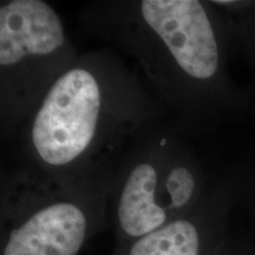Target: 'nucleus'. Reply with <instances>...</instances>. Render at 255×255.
I'll use <instances>...</instances> for the list:
<instances>
[{
  "instance_id": "nucleus-1",
  "label": "nucleus",
  "mask_w": 255,
  "mask_h": 255,
  "mask_svg": "<svg viewBox=\"0 0 255 255\" xmlns=\"http://www.w3.org/2000/svg\"><path fill=\"white\" fill-rule=\"evenodd\" d=\"M101 91L85 69H72L57 79L36 115L32 142L40 158L65 165L81 156L94 138Z\"/></svg>"
},
{
  "instance_id": "nucleus-2",
  "label": "nucleus",
  "mask_w": 255,
  "mask_h": 255,
  "mask_svg": "<svg viewBox=\"0 0 255 255\" xmlns=\"http://www.w3.org/2000/svg\"><path fill=\"white\" fill-rule=\"evenodd\" d=\"M142 15L181 69L203 83H219L222 44L214 21L197 0H144Z\"/></svg>"
},
{
  "instance_id": "nucleus-3",
  "label": "nucleus",
  "mask_w": 255,
  "mask_h": 255,
  "mask_svg": "<svg viewBox=\"0 0 255 255\" xmlns=\"http://www.w3.org/2000/svg\"><path fill=\"white\" fill-rule=\"evenodd\" d=\"M89 220L81 207L56 202L38 209L9 232L2 255H77Z\"/></svg>"
},
{
  "instance_id": "nucleus-4",
  "label": "nucleus",
  "mask_w": 255,
  "mask_h": 255,
  "mask_svg": "<svg viewBox=\"0 0 255 255\" xmlns=\"http://www.w3.org/2000/svg\"><path fill=\"white\" fill-rule=\"evenodd\" d=\"M64 43L62 21L40 0H13L0 7V64L15 65L27 57L53 53Z\"/></svg>"
},
{
  "instance_id": "nucleus-5",
  "label": "nucleus",
  "mask_w": 255,
  "mask_h": 255,
  "mask_svg": "<svg viewBox=\"0 0 255 255\" xmlns=\"http://www.w3.org/2000/svg\"><path fill=\"white\" fill-rule=\"evenodd\" d=\"M228 201L214 202L201 219L176 218L137 239L124 255H218L225 245Z\"/></svg>"
},
{
  "instance_id": "nucleus-6",
  "label": "nucleus",
  "mask_w": 255,
  "mask_h": 255,
  "mask_svg": "<svg viewBox=\"0 0 255 255\" xmlns=\"http://www.w3.org/2000/svg\"><path fill=\"white\" fill-rule=\"evenodd\" d=\"M156 188L157 173L152 165L142 163L132 169L117 207L119 226L126 237L137 240L171 221L156 199Z\"/></svg>"
},
{
  "instance_id": "nucleus-7",
  "label": "nucleus",
  "mask_w": 255,
  "mask_h": 255,
  "mask_svg": "<svg viewBox=\"0 0 255 255\" xmlns=\"http://www.w3.org/2000/svg\"><path fill=\"white\" fill-rule=\"evenodd\" d=\"M165 189L169 197L168 212L174 220V213L187 208L194 199L196 190L194 174L184 167L171 169L165 182Z\"/></svg>"
},
{
  "instance_id": "nucleus-8",
  "label": "nucleus",
  "mask_w": 255,
  "mask_h": 255,
  "mask_svg": "<svg viewBox=\"0 0 255 255\" xmlns=\"http://www.w3.org/2000/svg\"><path fill=\"white\" fill-rule=\"evenodd\" d=\"M218 255H254L252 252L247 250H242V248H233L228 242H225L223 247L220 251Z\"/></svg>"
},
{
  "instance_id": "nucleus-9",
  "label": "nucleus",
  "mask_w": 255,
  "mask_h": 255,
  "mask_svg": "<svg viewBox=\"0 0 255 255\" xmlns=\"http://www.w3.org/2000/svg\"><path fill=\"white\" fill-rule=\"evenodd\" d=\"M250 32H251V37H253V44L255 46V13L252 15V20L250 23Z\"/></svg>"
}]
</instances>
